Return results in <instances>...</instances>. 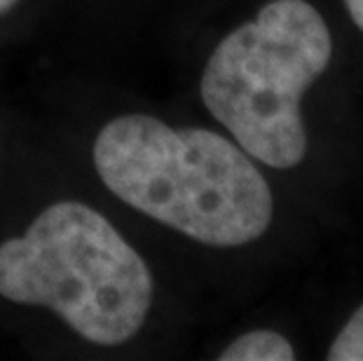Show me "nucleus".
I'll list each match as a JSON object with an SVG mask.
<instances>
[{"instance_id":"obj_1","label":"nucleus","mask_w":363,"mask_h":361,"mask_svg":"<svg viewBox=\"0 0 363 361\" xmlns=\"http://www.w3.org/2000/svg\"><path fill=\"white\" fill-rule=\"evenodd\" d=\"M94 169L115 197L208 247H242L267 233L274 199L253 157L225 136L129 113L96 134Z\"/></svg>"},{"instance_id":"obj_2","label":"nucleus","mask_w":363,"mask_h":361,"mask_svg":"<svg viewBox=\"0 0 363 361\" xmlns=\"http://www.w3.org/2000/svg\"><path fill=\"white\" fill-rule=\"evenodd\" d=\"M152 272L118 228L78 199L38 213L24 235L0 244V296L48 307L84 340L118 348L143 328Z\"/></svg>"},{"instance_id":"obj_3","label":"nucleus","mask_w":363,"mask_h":361,"mask_svg":"<svg viewBox=\"0 0 363 361\" xmlns=\"http://www.w3.org/2000/svg\"><path fill=\"white\" fill-rule=\"evenodd\" d=\"M330 57L328 26L307 0H272L208 57L202 101L249 157L293 169L307 155L300 101Z\"/></svg>"},{"instance_id":"obj_4","label":"nucleus","mask_w":363,"mask_h":361,"mask_svg":"<svg viewBox=\"0 0 363 361\" xmlns=\"http://www.w3.org/2000/svg\"><path fill=\"white\" fill-rule=\"evenodd\" d=\"M220 361H293L296 350L277 331H251L239 335L218 355Z\"/></svg>"},{"instance_id":"obj_5","label":"nucleus","mask_w":363,"mask_h":361,"mask_svg":"<svg viewBox=\"0 0 363 361\" xmlns=\"http://www.w3.org/2000/svg\"><path fill=\"white\" fill-rule=\"evenodd\" d=\"M330 361H363V305L352 314L328 350Z\"/></svg>"},{"instance_id":"obj_6","label":"nucleus","mask_w":363,"mask_h":361,"mask_svg":"<svg viewBox=\"0 0 363 361\" xmlns=\"http://www.w3.org/2000/svg\"><path fill=\"white\" fill-rule=\"evenodd\" d=\"M345 5L352 14V21L363 30V0H345Z\"/></svg>"},{"instance_id":"obj_7","label":"nucleus","mask_w":363,"mask_h":361,"mask_svg":"<svg viewBox=\"0 0 363 361\" xmlns=\"http://www.w3.org/2000/svg\"><path fill=\"white\" fill-rule=\"evenodd\" d=\"M19 0H0V14L7 12V10H12L14 5H17Z\"/></svg>"}]
</instances>
